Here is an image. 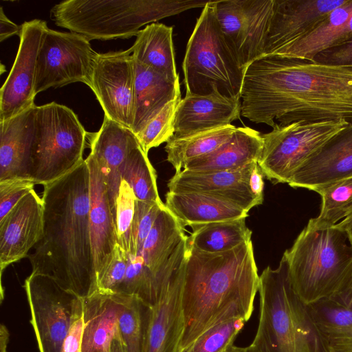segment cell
I'll return each mask as SVG.
<instances>
[{
	"mask_svg": "<svg viewBox=\"0 0 352 352\" xmlns=\"http://www.w3.org/2000/svg\"><path fill=\"white\" fill-rule=\"evenodd\" d=\"M241 116L274 127L276 122H352V67L268 55L245 69Z\"/></svg>",
	"mask_w": 352,
	"mask_h": 352,
	"instance_id": "1",
	"label": "cell"
},
{
	"mask_svg": "<svg viewBox=\"0 0 352 352\" xmlns=\"http://www.w3.org/2000/svg\"><path fill=\"white\" fill-rule=\"evenodd\" d=\"M90 179L84 160L43 185V233L28 254L32 273L49 276L81 298L97 292L89 227Z\"/></svg>",
	"mask_w": 352,
	"mask_h": 352,
	"instance_id": "2",
	"label": "cell"
},
{
	"mask_svg": "<svg viewBox=\"0 0 352 352\" xmlns=\"http://www.w3.org/2000/svg\"><path fill=\"white\" fill-rule=\"evenodd\" d=\"M258 286L252 241L230 251L208 253L190 246L187 237L181 351L217 324L234 319L247 322L253 312Z\"/></svg>",
	"mask_w": 352,
	"mask_h": 352,
	"instance_id": "3",
	"label": "cell"
},
{
	"mask_svg": "<svg viewBox=\"0 0 352 352\" xmlns=\"http://www.w3.org/2000/svg\"><path fill=\"white\" fill-rule=\"evenodd\" d=\"M259 320L254 352H329L308 305L294 291L283 256L259 276Z\"/></svg>",
	"mask_w": 352,
	"mask_h": 352,
	"instance_id": "4",
	"label": "cell"
},
{
	"mask_svg": "<svg viewBox=\"0 0 352 352\" xmlns=\"http://www.w3.org/2000/svg\"><path fill=\"white\" fill-rule=\"evenodd\" d=\"M283 256L294 291L308 305L352 290V245L335 225L309 220Z\"/></svg>",
	"mask_w": 352,
	"mask_h": 352,
	"instance_id": "5",
	"label": "cell"
},
{
	"mask_svg": "<svg viewBox=\"0 0 352 352\" xmlns=\"http://www.w3.org/2000/svg\"><path fill=\"white\" fill-rule=\"evenodd\" d=\"M201 0H65L54 5L50 18L59 27L91 40L136 36L147 23L204 7Z\"/></svg>",
	"mask_w": 352,
	"mask_h": 352,
	"instance_id": "6",
	"label": "cell"
},
{
	"mask_svg": "<svg viewBox=\"0 0 352 352\" xmlns=\"http://www.w3.org/2000/svg\"><path fill=\"white\" fill-rule=\"evenodd\" d=\"M214 2L204 7L187 43L182 64L186 93L208 95L217 90L241 98L245 69L221 29Z\"/></svg>",
	"mask_w": 352,
	"mask_h": 352,
	"instance_id": "7",
	"label": "cell"
},
{
	"mask_svg": "<svg viewBox=\"0 0 352 352\" xmlns=\"http://www.w3.org/2000/svg\"><path fill=\"white\" fill-rule=\"evenodd\" d=\"M87 133L70 108L55 102L36 106L31 180L45 185L78 166Z\"/></svg>",
	"mask_w": 352,
	"mask_h": 352,
	"instance_id": "8",
	"label": "cell"
},
{
	"mask_svg": "<svg viewBox=\"0 0 352 352\" xmlns=\"http://www.w3.org/2000/svg\"><path fill=\"white\" fill-rule=\"evenodd\" d=\"M351 123L346 120L276 123L262 134L263 144L258 160L264 177L273 184H288L294 172L327 142Z\"/></svg>",
	"mask_w": 352,
	"mask_h": 352,
	"instance_id": "9",
	"label": "cell"
},
{
	"mask_svg": "<svg viewBox=\"0 0 352 352\" xmlns=\"http://www.w3.org/2000/svg\"><path fill=\"white\" fill-rule=\"evenodd\" d=\"M23 287L39 352H60L71 326L82 313V298L41 274L31 273Z\"/></svg>",
	"mask_w": 352,
	"mask_h": 352,
	"instance_id": "10",
	"label": "cell"
},
{
	"mask_svg": "<svg viewBox=\"0 0 352 352\" xmlns=\"http://www.w3.org/2000/svg\"><path fill=\"white\" fill-rule=\"evenodd\" d=\"M97 54L84 36L47 28L37 56L35 95L78 82L91 89Z\"/></svg>",
	"mask_w": 352,
	"mask_h": 352,
	"instance_id": "11",
	"label": "cell"
},
{
	"mask_svg": "<svg viewBox=\"0 0 352 352\" xmlns=\"http://www.w3.org/2000/svg\"><path fill=\"white\" fill-rule=\"evenodd\" d=\"M274 0L215 1L221 29L241 66L263 55L273 11Z\"/></svg>",
	"mask_w": 352,
	"mask_h": 352,
	"instance_id": "12",
	"label": "cell"
},
{
	"mask_svg": "<svg viewBox=\"0 0 352 352\" xmlns=\"http://www.w3.org/2000/svg\"><path fill=\"white\" fill-rule=\"evenodd\" d=\"M134 67L132 53L124 51L97 54L91 90L109 119L131 129Z\"/></svg>",
	"mask_w": 352,
	"mask_h": 352,
	"instance_id": "13",
	"label": "cell"
},
{
	"mask_svg": "<svg viewBox=\"0 0 352 352\" xmlns=\"http://www.w3.org/2000/svg\"><path fill=\"white\" fill-rule=\"evenodd\" d=\"M18 52L7 79L0 90V121L7 120L35 106L36 60L45 21L33 19L21 25Z\"/></svg>",
	"mask_w": 352,
	"mask_h": 352,
	"instance_id": "14",
	"label": "cell"
},
{
	"mask_svg": "<svg viewBox=\"0 0 352 352\" xmlns=\"http://www.w3.org/2000/svg\"><path fill=\"white\" fill-rule=\"evenodd\" d=\"M43 233V203L33 189L0 221L1 302L4 298L3 270L28 256Z\"/></svg>",
	"mask_w": 352,
	"mask_h": 352,
	"instance_id": "15",
	"label": "cell"
},
{
	"mask_svg": "<svg viewBox=\"0 0 352 352\" xmlns=\"http://www.w3.org/2000/svg\"><path fill=\"white\" fill-rule=\"evenodd\" d=\"M346 1L274 0L262 56L271 55L276 50L303 36L331 12Z\"/></svg>",
	"mask_w": 352,
	"mask_h": 352,
	"instance_id": "16",
	"label": "cell"
},
{
	"mask_svg": "<svg viewBox=\"0 0 352 352\" xmlns=\"http://www.w3.org/2000/svg\"><path fill=\"white\" fill-rule=\"evenodd\" d=\"M352 176V123L327 142L293 174L288 185L316 191Z\"/></svg>",
	"mask_w": 352,
	"mask_h": 352,
	"instance_id": "17",
	"label": "cell"
},
{
	"mask_svg": "<svg viewBox=\"0 0 352 352\" xmlns=\"http://www.w3.org/2000/svg\"><path fill=\"white\" fill-rule=\"evenodd\" d=\"M231 170L195 172L182 170L170 179L168 191L195 192L209 195L239 206L249 212L260 205L251 193L248 181L254 165Z\"/></svg>",
	"mask_w": 352,
	"mask_h": 352,
	"instance_id": "18",
	"label": "cell"
},
{
	"mask_svg": "<svg viewBox=\"0 0 352 352\" xmlns=\"http://www.w3.org/2000/svg\"><path fill=\"white\" fill-rule=\"evenodd\" d=\"M85 161L89 170V227L97 285L113 258L118 242L115 219L104 175L91 155L89 154Z\"/></svg>",
	"mask_w": 352,
	"mask_h": 352,
	"instance_id": "19",
	"label": "cell"
},
{
	"mask_svg": "<svg viewBox=\"0 0 352 352\" xmlns=\"http://www.w3.org/2000/svg\"><path fill=\"white\" fill-rule=\"evenodd\" d=\"M91 155L104 175L116 223V201L122 182V166L129 152L140 145L136 135L125 126L104 116L100 129L88 133Z\"/></svg>",
	"mask_w": 352,
	"mask_h": 352,
	"instance_id": "20",
	"label": "cell"
},
{
	"mask_svg": "<svg viewBox=\"0 0 352 352\" xmlns=\"http://www.w3.org/2000/svg\"><path fill=\"white\" fill-rule=\"evenodd\" d=\"M184 260L185 257L152 307L145 352L181 351L185 327L182 303Z\"/></svg>",
	"mask_w": 352,
	"mask_h": 352,
	"instance_id": "21",
	"label": "cell"
},
{
	"mask_svg": "<svg viewBox=\"0 0 352 352\" xmlns=\"http://www.w3.org/2000/svg\"><path fill=\"white\" fill-rule=\"evenodd\" d=\"M241 115V100L217 90L208 95L186 93L175 118V133L182 136L231 124Z\"/></svg>",
	"mask_w": 352,
	"mask_h": 352,
	"instance_id": "22",
	"label": "cell"
},
{
	"mask_svg": "<svg viewBox=\"0 0 352 352\" xmlns=\"http://www.w3.org/2000/svg\"><path fill=\"white\" fill-rule=\"evenodd\" d=\"M35 111L36 105L0 121V182L31 180Z\"/></svg>",
	"mask_w": 352,
	"mask_h": 352,
	"instance_id": "23",
	"label": "cell"
},
{
	"mask_svg": "<svg viewBox=\"0 0 352 352\" xmlns=\"http://www.w3.org/2000/svg\"><path fill=\"white\" fill-rule=\"evenodd\" d=\"M133 67V107L131 130L136 135L181 92L179 79L173 81L135 59Z\"/></svg>",
	"mask_w": 352,
	"mask_h": 352,
	"instance_id": "24",
	"label": "cell"
},
{
	"mask_svg": "<svg viewBox=\"0 0 352 352\" xmlns=\"http://www.w3.org/2000/svg\"><path fill=\"white\" fill-rule=\"evenodd\" d=\"M351 36L352 0H347L305 35L276 50L271 55L313 61L319 53L344 42Z\"/></svg>",
	"mask_w": 352,
	"mask_h": 352,
	"instance_id": "25",
	"label": "cell"
},
{
	"mask_svg": "<svg viewBox=\"0 0 352 352\" xmlns=\"http://www.w3.org/2000/svg\"><path fill=\"white\" fill-rule=\"evenodd\" d=\"M121 309V294L97 292L82 298V352H109L111 343L118 333Z\"/></svg>",
	"mask_w": 352,
	"mask_h": 352,
	"instance_id": "26",
	"label": "cell"
},
{
	"mask_svg": "<svg viewBox=\"0 0 352 352\" xmlns=\"http://www.w3.org/2000/svg\"><path fill=\"white\" fill-rule=\"evenodd\" d=\"M166 208L184 226L246 218L248 212L233 203L200 192H167Z\"/></svg>",
	"mask_w": 352,
	"mask_h": 352,
	"instance_id": "27",
	"label": "cell"
},
{
	"mask_svg": "<svg viewBox=\"0 0 352 352\" xmlns=\"http://www.w3.org/2000/svg\"><path fill=\"white\" fill-rule=\"evenodd\" d=\"M263 144L258 131L249 127H238L225 144L208 155L188 162L183 170L210 172L239 169L258 162Z\"/></svg>",
	"mask_w": 352,
	"mask_h": 352,
	"instance_id": "28",
	"label": "cell"
},
{
	"mask_svg": "<svg viewBox=\"0 0 352 352\" xmlns=\"http://www.w3.org/2000/svg\"><path fill=\"white\" fill-rule=\"evenodd\" d=\"M329 352H352V290L309 305Z\"/></svg>",
	"mask_w": 352,
	"mask_h": 352,
	"instance_id": "29",
	"label": "cell"
},
{
	"mask_svg": "<svg viewBox=\"0 0 352 352\" xmlns=\"http://www.w3.org/2000/svg\"><path fill=\"white\" fill-rule=\"evenodd\" d=\"M132 57L142 65L175 81L179 79L175 61L173 27L153 23L140 30L129 48Z\"/></svg>",
	"mask_w": 352,
	"mask_h": 352,
	"instance_id": "30",
	"label": "cell"
},
{
	"mask_svg": "<svg viewBox=\"0 0 352 352\" xmlns=\"http://www.w3.org/2000/svg\"><path fill=\"white\" fill-rule=\"evenodd\" d=\"M184 226L166 208L161 209L140 254L144 264L158 274L179 244L186 237Z\"/></svg>",
	"mask_w": 352,
	"mask_h": 352,
	"instance_id": "31",
	"label": "cell"
},
{
	"mask_svg": "<svg viewBox=\"0 0 352 352\" xmlns=\"http://www.w3.org/2000/svg\"><path fill=\"white\" fill-rule=\"evenodd\" d=\"M236 126L230 124L190 135H175L166 142L167 161L180 172L190 162L208 155L228 142Z\"/></svg>",
	"mask_w": 352,
	"mask_h": 352,
	"instance_id": "32",
	"label": "cell"
},
{
	"mask_svg": "<svg viewBox=\"0 0 352 352\" xmlns=\"http://www.w3.org/2000/svg\"><path fill=\"white\" fill-rule=\"evenodd\" d=\"M245 219L192 226L188 241L190 246L204 252L230 251L252 241V231L247 227Z\"/></svg>",
	"mask_w": 352,
	"mask_h": 352,
	"instance_id": "33",
	"label": "cell"
},
{
	"mask_svg": "<svg viewBox=\"0 0 352 352\" xmlns=\"http://www.w3.org/2000/svg\"><path fill=\"white\" fill-rule=\"evenodd\" d=\"M118 330L125 352H145L152 307L133 296L121 294Z\"/></svg>",
	"mask_w": 352,
	"mask_h": 352,
	"instance_id": "34",
	"label": "cell"
},
{
	"mask_svg": "<svg viewBox=\"0 0 352 352\" xmlns=\"http://www.w3.org/2000/svg\"><path fill=\"white\" fill-rule=\"evenodd\" d=\"M121 175L122 179L129 184L137 199L163 203L158 194L155 170L140 144L128 154Z\"/></svg>",
	"mask_w": 352,
	"mask_h": 352,
	"instance_id": "35",
	"label": "cell"
},
{
	"mask_svg": "<svg viewBox=\"0 0 352 352\" xmlns=\"http://www.w3.org/2000/svg\"><path fill=\"white\" fill-rule=\"evenodd\" d=\"M322 198L318 216L310 221L320 226H333L352 212V176L319 188Z\"/></svg>",
	"mask_w": 352,
	"mask_h": 352,
	"instance_id": "36",
	"label": "cell"
},
{
	"mask_svg": "<svg viewBox=\"0 0 352 352\" xmlns=\"http://www.w3.org/2000/svg\"><path fill=\"white\" fill-rule=\"evenodd\" d=\"M181 93L168 102L163 109L146 125L136 137L144 150L148 154L149 150L167 142L175 133V118Z\"/></svg>",
	"mask_w": 352,
	"mask_h": 352,
	"instance_id": "37",
	"label": "cell"
},
{
	"mask_svg": "<svg viewBox=\"0 0 352 352\" xmlns=\"http://www.w3.org/2000/svg\"><path fill=\"white\" fill-rule=\"evenodd\" d=\"M245 321L234 319L217 324L199 336L181 352H221L234 343Z\"/></svg>",
	"mask_w": 352,
	"mask_h": 352,
	"instance_id": "38",
	"label": "cell"
},
{
	"mask_svg": "<svg viewBox=\"0 0 352 352\" xmlns=\"http://www.w3.org/2000/svg\"><path fill=\"white\" fill-rule=\"evenodd\" d=\"M136 197L129 186L122 180L116 201V229L118 244L127 253L130 252L131 227L135 214Z\"/></svg>",
	"mask_w": 352,
	"mask_h": 352,
	"instance_id": "39",
	"label": "cell"
},
{
	"mask_svg": "<svg viewBox=\"0 0 352 352\" xmlns=\"http://www.w3.org/2000/svg\"><path fill=\"white\" fill-rule=\"evenodd\" d=\"M164 203L148 202L136 199L131 227L129 255L138 256Z\"/></svg>",
	"mask_w": 352,
	"mask_h": 352,
	"instance_id": "40",
	"label": "cell"
},
{
	"mask_svg": "<svg viewBox=\"0 0 352 352\" xmlns=\"http://www.w3.org/2000/svg\"><path fill=\"white\" fill-rule=\"evenodd\" d=\"M127 265L128 254L117 244L109 267L97 283V292L104 294H117L124 279Z\"/></svg>",
	"mask_w": 352,
	"mask_h": 352,
	"instance_id": "41",
	"label": "cell"
},
{
	"mask_svg": "<svg viewBox=\"0 0 352 352\" xmlns=\"http://www.w3.org/2000/svg\"><path fill=\"white\" fill-rule=\"evenodd\" d=\"M34 185L32 181L23 179L0 182V221L34 189Z\"/></svg>",
	"mask_w": 352,
	"mask_h": 352,
	"instance_id": "42",
	"label": "cell"
},
{
	"mask_svg": "<svg viewBox=\"0 0 352 352\" xmlns=\"http://www.w3.org/2000/svg\"><path fill=\"white\" fill-rule=\"evenodd\" d=\"M313 62L329 65L352 67V36L318 54Z\"/></svg>",
	"mask_w": 352,
	"mask_h": 352,
	"instance_id": "43",
	"label": "cell"
},
{
	"mask_svg": "<svg viewBox=\"0 0 352 352\" xmlns=\"http://www.w3.org/2000/svg\"><path fill=\"white\" fill-rule=\"evenodd\" d=\"M83 327L82 313L71 326L64 339L60 352H82Z\"/></svg>",
	"mask_w": 352,
	"mask_h": 352,
	"instance_id": "44",
	"label": "cell"
},
{
	"mask_svg": "<svg viewBox=\"0 0 352 352\" xmlns=\"http://www.w3.org/2000/svg\"><path fill=\"white\" fill-rule=\"evenodd\" d=\"M263 177L264 175L256 163L251 172L248 186L251 193L260 204L263 201Z\"/></svg>",
	"mask_w": 352,
	"mask_h": 352,
	"instance_id": "45",
	"label": "cell"
},
{
	"mask_svg": "<svg viewBox=\"0 0 352 352\" xmlns=\"http://www.w3.org/2000/svg\"><path fill=\"white\" fill-rule=\"evenodd\" d=\"M21 25H18L10 20L3 12L2 7L0 8V41L2 42L14 35H20Z\"/></svg>",
	"mask_w": 352,
	"mask_h": 352,
	"instance_id": "46",
	"label": "cell"
},
{
	"mask_svg": "<svg viewBox=\"0 0 352 352\" xmlns=\"http://www.w3.org/2000/svg\"><path fill=\"white\" fill-rule=\"evenodd\" d=\"M335 226L346 234L349 243L352 245V212Z\"/></svg>",
	"mask_w": 352,
	"mask_h": 352,
	"instance_id": "47",
	"label": "cell"
},
{
	"mask_svg": "<svg viewBox=\"0 0 352 352\" xmlns=\"http://www.w3.org/2000/svg\"><path fill=\"white\" fill-rule=\"evenodd\" d=\"M10 333L6 325L0 324V352H7Z\"/></svg>",
	"mask_w": 352,
	"mask_h": 352,
	"instance_id": "48",
	"label": "cell"
},
{
	"mask_svg": "<svg viewBox=\"0 0 352 352\" xmlns=\"http://www.w3.org/2000/svg\"><path fill=\"white\" fill-rule=\"evenodd\" d=\"M109 352H125L121 340L119 330L117 336L113 340Z\"/></svg>",
	"mask_w": 352,
	"mask_h": 352,
	"instance_id": "49",
	"label": "cell"
},
{
	"mask_svg": "<svg viewBox=\"0 0 352 352\" xmlns=\"http://www.w3.org/2000/svg\"><path fill=\"white\" fill-rule=\"evenodd\" d=\"M245 350V347L236 346L234 343H232L221 352H244Z\"/></svg>",
	"mask_w": 352,
	"mask_h": 352,
	"instance_id": "50",
	"label": "cell"
},
{
	"mask_svg": "<svg viewBox=\"0 0 352 352\" xmlns=\"http://www.w3.org/2000/svg\"><path fill=\"white\" fill-rule=\"evenodd\" d=\"M244 352H254L252 349L249 346L245 347V350Z\"/></svg>",
	"mask_w": 352,
	"mask_h": 352,
	"instance_id": "51",
	"label": "cell"
},
{
	"mask_svg": "<svg viewBox=\"0 0 352 352\" xmlns=\"http://www.w3.org/2000/svg\"><path fill=\"white\" fill-rule=\"evenodd\" d=\"M3 68H4V65L1 64V74L6 71V69H4Z\"/></svg>",
	"mask_w": 352,
	"mask_h": 352,
	"instance_id": "52",
	"label": "cell"
}]
</instances>
